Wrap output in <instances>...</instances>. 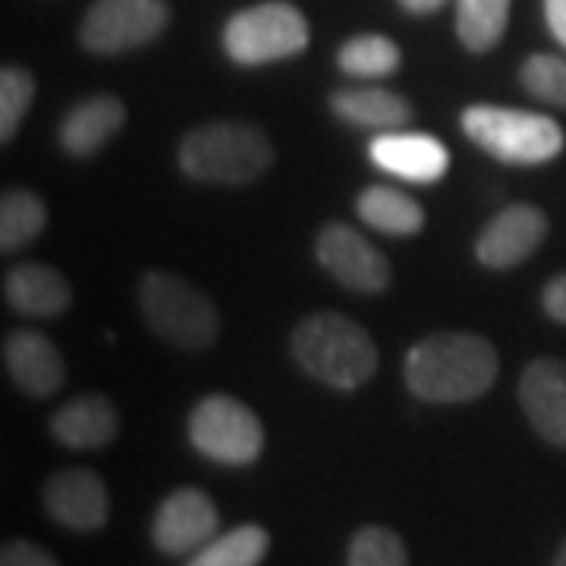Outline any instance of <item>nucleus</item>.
Returning <instances> with one entry per match:
<instances>
[{"instance_id": "obj_1", "label": "nucleus", "mask_w": 566, "mask_h": 566, "mask_svg": "<svg viewBox=\"0 0 566 566\" xmlns=\"http://www.w3.org/2000/svg\"><path fill=\"white\" fill-rule=\"evenodd\" d=\"M497 349L472 331H438L406 353V387L424 403H469L497 381Z\"/></svg>"}, {"instance_id": "obj_2", "label": "nucleus", "mask_w": 566, "mask_h": 566, "mask_svg": "<svg viewBox=\"0 0 566 566\" xmlns=\"http://www.w3.org/2000/svg\"><path fill=\"white\" fill-rule=\"evenodd\" d=\"M290 346L305 375L334 390H356L378 371V346L371 334L340 312L305 315Z\"/></svg>"}, {"instance_id": "obj_3", "label": "nucleus", "mask_w": 566, "mask_h": 566, "mask_svg": "<svg viewBox=\"0 0 566 566\" xmlns=\"http://www.w3.org/2000/svg\"><path fill=\"white\" fill-rule=\"evenodd\" d=\"M274 167V145L252 123L218 120L189 129L180 142V170L199 182L245 186Z\"/></svg>"}, {"instance_id": "obj_4", "label": "nucleus", "mask_w": 566, "mask_h": 566, "mask_svg": "<svg viewBox=\"0 0 566 566\" xmlns=\"http://www.w3.org/2000/svg\"><path fill=\"white\" fill-rule=\"evenodd\" d=\"M460 123L469 139L504 164H547L566 145L557 120L501 104H472L463 111Z\"/></svg>"}, {"instance_id": "obj_5", "label": "nucleus", "mask_w": 566, "mask_h": 566, "mask_svg": "<svg viewBox=\"0 0 566 566\" xmlns=\"http://www.w3.org/2000/svg\"><path fill=\"white\" fill-rule=\"evenodd\" d=\"M139 308L145 324L180 349H205L218 340V305L196 283L167 271H148L139 283Z\"/></svg>"}, {"instance_id": "obj_6", "label": "nucleus", "mask_w": 566, "mask_h": 566, "mask_svg": "<svg viewBox=\"0 0 566 566\" xmlns=\"http://www.w3.org/2000/svg\"><path fill=\"white\" fill-rule=\"evenodd\" d=\"M221 41L233 63L264 66L303 54L308 48V20L286 0H264L233 13Z\"/></svg>"}, {"instance_id": "obj_7", "label": "nucleus", "mask_w": 566, "mask_h": 566, "mask_svg": "<svg viewBox=\"0 0 566 566\" xmlns=\"http://www.w3.org/2000/svg\"><path fill=\"white\" fill-rule=\"evenodd\" d=\"M189 441L211 463L249 465L262 457L264 428L245 403L211 394L189 412Z\"/></svg>"}, {"instance_id": "obj_8", "label": "nucleus", "mask_w": 566, "mask_h": 566, "mask_svg": "<svg viewBox=\"0 0 566 566\" xmlns=\"http://www.w3.org/2000/svg\"><path fill=\"white\" fill-rule=\"evenodd\" d=\"M167 25V0H95L82 17L80 41L92 54H126L161 39Z\"/></svg>"}, {"instance_id": "obj_9", "label": "nucleus", "mask_w": 566, "mask_h": 566, "mask_svg": "<svg viewBox=\"0 0 566 566\" xmlns=\"http://www.w3.org/2000/svg\"><path fill=\"white\" fill-rule=\"evenodd\" d=\"M315 255L322 268L337 283H344L353 293H385L390 286V262L381 249L365 240L363 233H356L346 223H327L322 227L318 240H315Z\"/></svg>"}, {"instance_id": "obj_10", "label": "nucleus", "mask_w": 566, "mask_h": 566, "mask_svg": "<svg viewBox=\"0 0 566 566\" xmlns=\"http://www.w3.org/2000/svg\"><path fill=\"white\" fill-rule=\"evenodd\" d=\"M221 526V513L202 488H177L151 520V542L167 557L202 551Z\"/></svg>"}, {"instance_id": "obj_11", "label": "nucleus", "mask_w": 566, "mask_h": 566, "mask_svg": "<svg viewBox=\"0 0 566 566\" xmlns=\"http://www.w3.org/2000/svg\"><path fill=\"white\" fill-rule=\"evenodd\" d=\"M41 501L54 523L73 532H98L111 516L107 485L92 469H63L51 475Z\"/></svg>"}, {"instance_id": "obj_12", "label": "nucleus", "mask_w": 566, "mask_h": 566, "mask_svg": "<svg viewBox=\"0 0 566 566\" xmlns=\"http://www.w3.org/2000/svg\"><path fill=\"white\" fill-rule=\"evenodd\" d=\"M547 240V218L542 208L520 202L504 208L475 240V259L485 268L506 271L523 264Z\"/></svg>"}, {"instance_id": "obj_13", "label": "nucleus", "mask_w": 566, "mask_h": 566, "mask_svg": "<svg viewBox=\"0 0 566 566\" xmlns=\"http://www.w3.org/2000/svg\"><path fill=\"white\" fill-rule=\"evenodd\" d=\"M520 403L551 447H566V363L542 356L526 365L520 378Z\"/></svg>"}, {"instance_id": "obj_14", "label": "nucleus", "mask_w": 566, "mask_h": 566, "mask_svg": "<svg viewBox=\"0 0 566 566\" xmlns=\"http://www.w3.org/2000/svg\"><path fill=\"white\" fill-rule=\"evenodd\" d=\"M368 158L390 177L406 182H438L450 167V151L428 133H378L368 145Z\"/></svg>"}, {"instance_id": "obj_15", "label": "nucleus", "mask_w": 566, "mask_h": 566, "mask_svg": "<svg viewBox=\"0 0 566 566\" xmlns=\"http://www.w3.org/2000/svg\"><path fill=\"white\" fill-rule=\"evenodd\" d=\"M3 368L22 394L44 400L66 381V365L57 346L35 331H13L3 340Z\"/></svg>"}, {"instance_id": "obj_16", "label": "nucleus", "mask_w": 566, "mask_h": 566, "mask_svg": "<svg viewBox=\"0 0 566 566\" xmlns=\"http://www.w3.org/2000/svg\"><path fill=\"white\" fill-rule=\"evenodd\" d=\"M126 123V107L117 95H92L70 107L61 123V148L70 158H92L114 139Z\"/></svg>"}, {"instance_id": "obj_17", "label": "nucleus", "mask_w": 566, "mask_h": 566, "mask_svg": "<svg viewBox=\"0 0 566 566\" xmlns=\"http://www.w3.org/2000/svg\"><path fill=\"white\" fill-rule=\"evenodd\" d=\"M117 431H120L117 406L102 394H82L51 416V434L57 438V444L70 450L107 447L117 438Z\"/></svg>"}, {"instance_id": "obj_18", "label": "nucleus", "mask_w": 566, "mask_h": 566, "mask_svg": "<svg viewBox=\"0 0 566 566\" xmlns=\"http://www.w3.org/2000/svg\"><path fill=\"white\" fill-rule=\"evenodd\" d=\"M3 300L25 318H57L73 305V290L48 264H20L3 277Z\"/></svg>"}, {"instance_id": "obj_19", "label": "nucleus", "mask_w": 566, "mask_h": 566, "mask_svg": "<svg viewBox=\"0 0 566 566\" xmlns=\"http://www.w3.org/2000/svg\"><path fill=\"white\" fill-rule=\"evenodd\" d=\"M331 111L359 129H403L412 120V104L390 88H340L331 95Z\"/></svg>"}, {"instance_id": "obj_20", "label": "nucleus", "mask_w": 566, "mask_h": 566, "mask_svg": "<svg viewBox=\"0 0 566 566\" xmlns=\"http://www.w3.org/2000/svg\"><path fill=\"white\" fill-rule=\"evenodd\" d=\"M356 211L368 227L387 237H412L424 227V211L416 199L394 186H368L356 199Z\"/></svg>"}, {"instance_id": "obj_21", "label": "nucleus", "mask_w": 566, "mask_h": 566, "mask_svg": "<svg viewBox=\"0 0 566 566\" xmlns=\"http://www.w3.org/2000/svg\"><path fill=\"white\" fill-rule=\"evenodd\" d=\"M510 22V0H457V39L465 51H494Z\"/></svg>"}, {"instance_id": "obj_22", "label": "nucleus", "mask_w": 566, "mask_h": 566, "mask_svg": "<svg viewBox=\"0 0 566 566\" xmlns=\"http://www.w3.org/2000/svg\"><path fill=\"white\" fill-rule=\"evenodd\" d=\"M400 63H403L400 44L387 35H378V32L353 35L337 51V66L346 76H356V80H385L400 70Z\"/></svg>"}, {"instance_id": "obj_23", "label": "nucleus", "mask_w": 566, "mask_h": 566, "mask_svg": "<svg viewBox=\"0 0 566 566\" xmlns=\"http://www.w3.org/2000/svg\"><path fill=\"white\" fill-rule=\"evenodd\" d=\"M48 223V208L29 189H10L0 199V249L17 252L35 243Z\"/></svg>"}, {"instance_id": "obj_24", "label": "nucleus", "mask_w": 566, "mask_h": 566, "mask_svg": "<svg viewBox=\"0 0 566 566\" xmlns=\"http://www.w3.org/2000/svg\"><path fill=\"white\" fill-rule=\"evenodd\" d=\"M268 547H271V535L262 526L249 523L211 538L186 566H259Z\"/></svg>"}, {"instance_id": "obj_25", "label": "nucleus", "mask_w": 566, "mask_h": 566, "mask_svg": "<svg viewBox=\"0 0 566 566\" xmlns=\"http://www.w3.org/2000/svg\"><path fill=\"white\" fill-rule=\"evenodd\" d=\"M35 102V76L22 66L0 70V142H13Z\"/></svg>"}, {"instance_id": "obj_26", "label": "nucleus", "mask_w": 566, "mask_h": 566, "mask_svg": "<svg viewBox=\"0 0 566 566\" xmlns=\"http://www.w3.org/2000/svg\"><path fill=\"white\" fill-rule=\"evenodd\" d=\"M346 566H409V554L394 528L365 526L349 542Z\"/></svg>"}, {"instance_id": "obj_27", "label": "nucleus", "mask_w": 566, "mask_h": 566, "mask_svg": "<svg viewBox=\"0 0 566 566\" xmlns=\"http://www.w3.org/2000/svg\"><path fill=\"white\" fill-rule=\"evenodd\" d=\"M520 82L532 98L566 107V57L560 54H532L520 70Z\"/></svg>"}, {"instance_id": "obj_28", "label": "nucleus", "mask_w": 566, "mask_h": 566, "mask_svg": "<svg viewBox=\"0 0 566 566\" xmlns=\"http://www.w3.org/2000/svg\"><path fill=\"white\" fill-rule=\"evenodd\" d=\"M0 566H61L54 554H48L44 547L32 545L25 538H13L0 547Z\"/></svg>"}, {"instance_id": "obj_29", "label": "nucleus", "mask_w": 566, "mask_h": 566, "mask_svg": "<svg viewBox=\"0 0 566 566\" xmlns=\"http://www.w3.org/2000/svg\"><path fill=\"white\" fill-rule=\"evenodd\" d=\"M542 305H545V312L554 322L566 324V274H557V277L547 281L545 293H542Z\"/></svg>"}, {"instance_id": "obj_30", "label": "nucleus", "mask_w": 566, "mask_h": 566, "mask_svg": "<svg viewBox=\"0 0 566 566\" xmlns=\"http://www.w3.org/2000/svg\"><path fill=\"white\" fill-rule=\"evenodd\" d=\"M545 20L551 35L566 48V0H545Z\"/></svg>"}, {"instance_id": "obj_31", "label": "nucleus", "mask_w": 566, "mask_h": 566, "mask_svg": "<svg viewBox=\"0 0 566 566\" xmlns=\"http://www.w3.org/2000/svg\"><path fill=\"white\" fill-rule=\"evenodd\" d=\"M397 3L403 7L406 13H412V17H428V13H438L447 0H397Z\"/></svg>"}, {"instance_id": "obj_32", "label": "nucleus", "mask_w": 566, "mask_h": 566, "mask_svg": "<svg viewBox=\"0 0 566 566\" xmlns=\"http://www.w3.org/2000/svg\"><path fill=\"white\" fill-rule=\"evenodd\" d=\"M551 566H566V538L560 542V547H557V554H554V560H551Z\"/></svg>"}]
</instances>
